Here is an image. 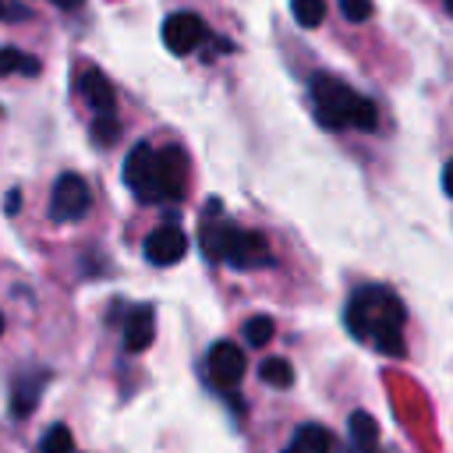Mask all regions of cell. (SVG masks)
<instances>
[{
    "label": "cell",
    "instance_id": "7c38bea8",
    "mask_svg": "<svg viewBox=\"0 0 453 453\" xmlns=\"http://www.w3.org/2000/svg\"><path fill=\"white\" fill-rule=\"evenodd\" d=\"M42 382H46V375H39V372L21 375V379L14 382V389H11V414H14V418H28V414L35 411V400H39V393H42Z\"/></svg>",
    "mask_w": 453,
    "mask_h": 453
},
{
    "label": "cell",
    "instance_id": "d6986e66",
    "mask_svg": "<svg viewBox=\"0 0 453 453\" xmlns=\"http://www.w3.org/2000/svg\"><path fill=\"white\" fill-rule=\"evenodd\" d=\"M92 138H96L99 145L120 142V120H117L113 113H96V120H92Z\"/></svg>",
    "mask_w": 453,
    "mask_h": 453
},
{
    "label": "cell",
    "instance_id": "ba28073f",
    "mask_svg": "<svg viewBox=\"0 0 453 453\" xmlns=\"http://www.w3.org/2000/svg\"><path fill=\"white\" fill-rule=\"evenodd\" d=\"M244 368H248V365H244V350H241L237 343H230V340L212 343V350H209V375H212V382H216L219 389L241 386Z\"/></svg>",
    "mask_w": 453,
    "mask_h": 453
},
{
    "label": "cell",
    "instance_id": "484cf974",
    "mask_svg": "<svg viewBox=\"0 0 453 453\" xmlns=\"http://www.w3.org/2000/svg\"><path fill=\"white\" fill-rule=\"evenodd\" d=\"M442 4H446V11H449V14H453V0H442Z\"/></svg>",
    "mask_w": 453,
    "mask_h": 453
},
{
    "label": "cell",
    "instance_id": "9c48e42d",
    "mask_svg": "<svg viewBox=\"0 0 453 453\" xmlns=\"http://www.w3.org/2000/svg\"><path fill=\"white\" fill-rule=\"evenodd\" d=\"M142 251H145V258H149L152 265H177V262L184 258V251H188V237H184V230H177V226H156V230L145 237Z\"/></svg>",
    "mask_w": 453,
    "mask_h": 453
},
{
    "label": "cell",
    "instance_id": "9a60e30c",
    "mask_svg": "<svg viewBox=\"0 0 453 453\" xmlns=\"http://www.w3.org/2000/svg\"><path fill=\"white\" fill-rule=\"evenodd\" d=\"M42 71V64L32 57V53H21L14 46H0V78L7 74H25V78H35Z\"/></svg>",
    "mask_w": 453,
    "mask_h": 453
},
{
    "label": "cell",
    "instance_id": "4316f807",
    "mask_svg": "<svg viewBox=\"0 0 453 453\" xmlns=\"http://www.w3.org/2000/svg\"><path fill=\"white\" fill-rule=\"evenodd\" d=\"M0 333H4V315H0Z\"/></svg>",
    "mask_w": 453,
    "mask_h": 453
},
{
    "label": "cell",
    "instance_id": "ffe728a7",
    "mask_svg": "<svg viewBox=\"0 0 453 453\" xmlns=\"http://www.w3.org/2000/svg\"><path fill=\"white\" fill-rule=\"evenodd\" d=\"M42 453H74V435L67 425H53L42 435Z\"/></svg>",
    "mask_w": 453,
    "mask_h": 453
},
{
    "label": "cell",
    "instance_id": "44dd1931",
    "mask_svg": "<svg viewBox=\"0 0 453 453\" xmlns=\"http://www.w3.org/2000/svg\"><path fill=\"white\" fill-rule=\"evenodd\" d=\"M340 11L347 21H368L372 18V0H340Z\"/></svg>",
    "mask_w": 453,
    "mask_h": 453
},
{
    "label": "cell",
    "instance_id": "cb8c5ba5",
    "mask_svg": "<svg viewBox=\"0 0 453 453\" xmlns=\"http://www.w3.org/2000/svg\"><path fill=\"white\" fill-rule=\"evenodd\" d=\"M442 188H446V195L453 198V159H449L446 170H442Z\"/></svg>",
    "mask_w": 453,
    "mask_h": 453
},
{
    "label": "cell",
    "instance_id": "7a4b0ae2",
    "mask_svg": "<svg viewBox=\"0 0 453 453\" xmlns=\"http://www.w3.org/2000/svg\"><path fill=\"white\" fill-rule=\"evenodd\" d=\"M308 92H311L315 120H319L326 131H343V127L375 131V127H379V110H375V103L365 99L361 92H354L350 85H343L340 78H333V74H326V71H315L311 81H308Z\"/></svg>",
    "mask_w": 453,
    "mask_h": 453
},
{
    "label": "cell",
    "instance_id": "2e32d148",
    "mask_svg": "<svg viewBox=\"0 0 453 453\" xmlns=\"http://www.w3.org/2000/svg\"><path fill=\"white\" fill-rule=\"evenodd\" d=\"M258 372H262V382L273 386V389H290L294 386V368H290L287 357H265Z\"/></svg>",
    "mask_w": 453,
    "mask_h": 453
},
{
    "label": "cell",
    "instance_id": "ac0fdd59",
    "mask_svg": "<svg viewBox=\"0 0 453 453\" xmlns=\"http://www.w3.org/2000/svg\"><path fill=\"white\" fill-rule=\"evenodd\" d=\"M273 333H276V326H273L269 315H251V319L244 322V340H248V347H265V343L273 340Z\"/></svg>",
    "mask_w": 453,
    "mask_h": 453
},
{
    "label": "cell",
    "instance_id": "3957f363",
    "mask_svg": "<svg viewBox=\"0 0 453 453\" xmlns=\"http://www.w3.org/2000/svg\"><path fill=\"white\" fill-rule=\"evenodd\" d=\"M198 244L209 262H226L230 269H262L273 262L269 241L255 230H237L234 223H205Z\"/></svg>",
    "mask_w": 453,
    "mask_h": 453
},
{
    "label": "cell",
    "instance_id": "5b68a950",
    "mask_svg": "<svg viewBox=\"0 0 453 453\" xmlns=\"http://www.w3.org/2000/svg\"><path fill=\"white\" fill-rule=\"evenodd\" d=\"M124 184L134 191L142 205L159 202L156 198V149L149 142H138L124 159Z\"/></svg>",
    "mask_w": 453,
    "mask_h": 453
},
{
    "label": "cell",
    "instance_id": "30bf717a",
    "mask_svg": "<svg viewBox=\"0 0 453 453\" xmlns=\"http://www.w3.org/2000/svg\"><path fill=\"white\" fill-rule=\"evenodd\" d=\"M78 92H81V99H85L96 113H113V106H117V96H113L110 78H106L103 71H96V67H85V71L78 74Z\"/></svg>",
    "mask_w": 453,
    "mask_h": 453
},
{
    "label": "cell",
    "instance_id": "603a6c76",
    "mask_svg": "<svg viewBox=\"0 0 453 453\" xmlns=\"http://www.w3.org/2000/svg\"><path fill=\"white\" fill-rule=\"evenodd\" d=\"M4 209H7L11 216L21 209V191H18V188H14V191H7V202H4Z\"/></svg>",
    "mask_w": 453,
    "mask_h": 453
},
{
    "label": "cell",
    "instance_id": "e0dca14e",
    "mask_svg": "<svg viewBox=\"0 0 453 453\" xmlns=\"http://www.w3.org/2000/svg\"><path fill=\"white\" fill-rule=\"evenodd\" d=\"M290 11L301 28H315L326 18V0H290Z\"/></svg>",
    "mask_w": 453,
    "mask_h": 453
},
{
    "label": "cell",
    "instance_id": "7402d4cb",
    "mask_svg": "<svg viewBox=\"0 0 453 453\" xmlns=\"http://www.w3.org/2000/svg\"><path fill=\"white\" fill-rule=\"evenodd\" d=\"M28 7L21 0H0V21H25Z\"/></svg>",
    "mask_w": 453,
    "mask_h": 453
},
{
    "label": "cell",
    "instance_id": "6da1fadb",
    "mask_svg": "<svg viewBox=\"0 0 453 453\" xmlns=\"http://www.w3.org/2000/svg\"><path fill=\"white\" fill-rule=\"evenodd\" d=\"M403 301L379 287V283H368V287H357L343 308V326L354 340H365L372 343L379 354H389V357H400L403 354Z\"/></svg>",
    "mask_w": 453,
    "mask_h": 453
},
{
    "label": "cell",
    "instance_id": "d4e9b609",
    "mask_svg": "<svg viewBox=\"0 0 453 453\" xmlns=\"http://www.w3.org/2000/svg\"><path fill=\"white\" fill-rule=\"evenodd\" d=\"M53 4H57V7H67V11H71V7H78L81 0H53Z\"/></svg>",
    "mask_w": 453,
    "mask_h": 453
},
{
    "label": "cell",
    "instance_id": "8992f818",
    "mask_svg": "<svg viewBox=\"0 0 453 453\" xmlns=\"http://www.w3.org/2000/svg\"><path fill=\"white\" fill-rule=\"evenodd\" d=\"M188 191V156L177 145L156 149V198L173 202Z\"/></svg>",
    "mask_w": 453,
    "mask_h": 453
},
{
    "label": "cell",
    "instance_id": "8fae6325",
    "mask_svg": "<svg viewBox=\"0 0 453 453\" xmlns=\"http://www.w3.org/2000/svg\"><path fill=\"white\" fill-rule=\"evenodd\" d=\"M152 340H156V315H152L149 304H138V308L127 315V322H124V347H127L131 354H142Z\"/></svg>",
    "mask_w": 453,
    "mask_h": 453
},
{
    "label": "cell",
    "instance_id": "83f0119b",
    "mask_svg": "<svg viewBox=\"0 0 453 453\" xmlns=\"http://www.w3.org/2000/svg\"><path fill=\"white\" fill-rule=\"evenodd\" d=\"M0 113H4V110H0Z\"/></svg>",
    "mask_w": 453,
    "mask_h": 453
},
{
    "label": "cell",
    "instance_id": "4fadbf2b",
    "mask_svg": "<svg viewBox=\"0 0 453 453\" xmlns=\"http://www.w3.org/2000/svg\"><path fill=\"white\" fill-rule=\"evenodd\" d=\"M347 432H350V442L357 453H375L379 449V425L368 411H354L347 418Z\"/></svg>",
    "mask_w": 453,
    "mask_h": 453
},
{
    "label": "cell",
    "instance_id": "5bb4252c",
    "mask_svg": "<svg viewBox=\"0 0 453 453\" xmlns=\"http://www.w3.org/2000/svg\"><path fill=\"white\" fill-rule=\"evenodd\" d=\"M329 446H333V435L322 425H301L283 453H329Z\"/></svg>",
    "mask_w": 453,
    "mask_h": 453
},
{
    "label": "cell",
    "instance_id": "52a82bcc",
    "mask_svg": "<svg viewBox=\"0 0 453 453\" xmlns=\"http://www.w3.org/2000/svg\"><path fill=\"white\" fill-rule=\"evenodd\" d=\"M205 35H209L205 21H202L198 14H191V11H173V14L163 21V42H166V50L177 53V57L195 53V50L205 42Z\"/></svg>",
    "mask_w": 453,
    "mask_h": 453
},
{
    "label": "cell",
    "instance_id": "277c9868",
    "mask_svg": "<svg viewBox=\"0 0 453 453\" xmlns=\"http://www.w3.org/2000/svg\"><path fill=\"white\" fill-rule=\"evenodd\" d=\"M92 209V191L85 177L78 173H60L53 191H50V219L57 223H74Z\"/></svg>",
    "mask_w": 453,
    "mask_h": 453
}]
</instances>
